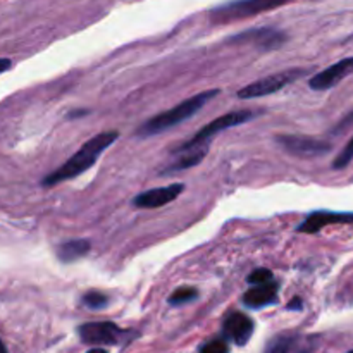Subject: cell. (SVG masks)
<instances>
[{
	"mask_svg": "<svg viewBox=\"0 0 353 353\" xmlns=\"http://www.w3.org/2000/svg\"><path fill=\"white\" fill-rule=\"evenodd\" d=\"M119 133L117 131H103V133H99L97 137L90 138L71 159L64 162L59 169H55L54 172L47 176L43 179L41 185L43 186H54L59 185L62 181H68V179L76 178V176L83 174L85 171H88L97 161H99L100 155L117 140Z\"/></svg>",
	"mask_w": 353,
	"mask_h": 353,
	"instance_id": "obj_1",
	"label": "cell"
},
{
	"mask_svg": "<svg viewBox=\"0 0 353 353\" xmlns=\"http://www.w3.org/2000/svg\"><path fill=\"white\" fill-rule=\"evenodd\" d=\"M219 93V90H209V92H202L199 95L192 97V99L185 100V102L178 103L172 109L165 110V112H161L159 116L148 119L143 126L138 130V134L143 138L147 137H155V134L162 133L165 130H171V128L178 126L183 121H186L188 117L195 116L203 105H205L209 100H212L214 97Z\"/></svg>",
	"mask_w": 353,
	"mask_h": 353,
	"instance_id": "obj_2",
	"label": "cell"
},
{
	"mask_svg": "<svg viewBox=\"0 0 353 353\" xmlns=\"http://www.w3.org/2000/svg\"><path fill=\"white\" fill-rule=\"evenodd\" d=\"M288 2L290 0H233V2L216 7L210 12V17H212L214 23L226 24L231 21L248 19V17L257 16V14L278 9Z\"/></svg>",
	"mask_w": 353,
	"mask_h": 353,
	"instance_id": "obj_3",
	"label": "cell"
},
{
	"mask_svg": "<svg viewBox=\"0 0 353 353\" xmlns=\"http://www.w3.org/2000/svg\"><path fill=\"white\" fill-rule=\"evenodd\" d=\"M252 117H255V114L250 112V110H234V112L224 114V116L217 117V119H214L212 123L203 126L200 131H196V134L192 138V140L186 141V143L181 145L179 148H176L174 152L186 150V148H192V147H200V145H209L210 138L216 137L217 133H221V131L224 130H230V128L240 126V124L250 121Z\"/></svg>",
	"mask_w": 353,
	"mask_h": 353,
	"instance_id": "obj_4",
	"label": "cell"
},
{
	"mask_svg": "<svg viewBox=\"0 0 353 353\" xmlns=\"http://www.w3.org/2000/svg\"><path fill=\"white\" fill-rule=\"evenodd\" d=\"M299 74H302L300 71H285L278 72V74L268 76V78L257 79V81L250 83L248 86L241 88L238 92V99L250 100V99H261V97H268L271 93L279 92L281 88H285L288 83L295 81V78Z\"/></svg>",
	"mask_w": 353,
	"mask_h": 353,
	"instance_id": "obj_5",
	"label": "cell"
},
{
	"mask_svg": "<svg viewBox=\"0 0 353 353\" xmlns=\"http://www.w3.org/2000/svg\"><path fill=\"white\" fill-rule=\"evenodd\" d=\"M278 143L295 157L303 159L321 157L331 152V145L326 141L309 137H296V134H281L278 137Z\"/></svg>",
	"mask_w": 353,
	"mask_h": 353,
	"instance_id": "obj_6",
	"label": "cell"
},
{
	"mask_svg": "<svg viewBox=\"0 0 353 353\" xmlns=\"http://www.w3.org/2000/svg\"><path fill=\"white\" fill-rule=\"evenodd\" d=\"M124 334L112 323H86L79 327V336L86 345H119Z\"/></svg>",
	"mask_w": 353,
	"mask_h": 353,
	"instance_id": "obj_7",
	"label": "cell"
},
{
	"mask_svg": "<svg viewBox=\"0 0 353 353\" xmlns=\"http://www.w3.org/2000/svg\"><path fill=\"white\" fill-rule=\"evenodd\" d=\"M183 190H185V185H181V183L161 186V188H152L134 196L133 203L138 209H159V207L168 205L172 200L178 199L183 193Z\"/></svg>",
	"mask_w": 353,
	"mask_h": 353,
	"instance_id": "obj_8",
	"label": "cell"
},
{
	"mask_svg": "<svg viewBox=\"0 0 353 353\" xmlns=\"http://www.w3.org/2000/svg\"><path fill=\"white\" fill-rule=\"evenodd\" d=\"M353 72V57L341 59V61L334 62L333 65H330L324 71L317 72L312 79L309 81V86L316 92H324V90H330L333 86H336L341 79L347 78L348 74Z\"/></svg>",
	"mask_w": 353,
	"mask_h": 353,
	"instance_id": "obj_9",
	"label": "cell"
},
{
	"mask_svg": "<svg viewBox=\"0 0 353 353\" xmlns=\"http://www.w3.org/2000/svg\"><path fill=\"white\" fill-rule=\"evenodd\" d=\"M353 223V212H333V210H316L309 214L307 219L296 228L299 233H319L324 226L330 224H345Z\"/></svg>",
	"mask_w": 353,
	"mask_h": 353,
	"instance_id": "obj_10",
	"label": "cell"
},
{
	"mask_svg": "<svg viewBox=\"0 0 353 353\" xmlns=\"http://www.w3.org/2000/svg\"><path fill=\"white\" fill-rule=\"evenodd\" d=\"M224 334L230 338L231 341H234L236 345H245L248 343V340L254 334V323L248 316L240 312H233L226 317L223 326Z\"/></svg>",
	"mask_w": 353,
	"mask_h": 353,
	"instance_id": "obj_11",
	"label": "cell"
},
{
	"mask_svg": "<svg viewBox=\"0 0 353 353\" xmlns=\"http://www.w3.org/2000/svg\"><path fill=\"white\" fill-rule=\"evenodd\" d=\"M233 43H254L261 48H276L285 41V34L279 31L264 28V30H252L233 37Z\"/></svg>",
	"mask_w": 353,
	"mask_h": 353,
	"instance_id": "obj_12",
	"label": "cell"
},
{
	"mask_svg": "<svg viewBox=\"0 0 353 353\" xmlns=\"http://www.w3.org/2000/svg\"><path fill=\"white\" fill-rule=\"evenodd\" d=\"M278 302V285L274 281L255 285L243 295V303L250 309H262Z\"/></svg>",
	"mask_w": 353,
	"mask_h": 353,
	"instance_id": "obj_13",
	"label": "cell"
},
{
	"mask_svg": "<svg viewBox=\"0 0 353 353\" xmlns=\"http://www.w3.org/2000/svg\"><path fill=\"white\" fill-rule=\"evenodd\" d=\"M207 147H209V145H200V147H192V148H186V150H178L176 154L183 155V157L179 159L178 162H174V164L168 169V172L181 171V169H188V168H193V165H196L203 157H205L207 152H209V148Z\"/></svg>",
	"mask_w": 353,
	"mask_h": 353,
	"instance_id": "obj_14",
	"label": "cell"
},
{
	"mask_svg": "<svg viewBox=\"0 0 353 353\" xmlns=\"http://www.w3.org/2000/svg\"><path fill=\"white\" fill-rule=\"evenodd\" d=\"M90 252V243L86 240H69L62 243L57 250V257L62 262H74L85 257Z\"/></svg>",
	"mask_w": 353,
	"mask_h": 353,
	"instance_id": "obj_15",
	"label": "cell"
},
{
	"mask_svg": "<svg viewBox=\"0 0 353 353\" xmlns=\"http://www.w3.org/2000/svg\"><path fill=\"white\" fill-rule=\"evenodd\" d=\"M199 296V292L195 288H190V286H183L178 288L171 296H169V303L171 305H185V303L193 302Z\"/></svg>",
	"mask_w": 353,
	"mask_h": 353,
	"instance_id": "obj_16",
	"label": "cell"
},
{
	"mask_svg": "<svg viewBox=\"0 0 353 353\" xmlns=\"http://www.w3.org/2000/svg\"><path fill=\"white\" fill-rule=\"evenodd\" d=\"M81 300L88 309H102L107 305V296L99 292H88L86 295H83Z\"/></svg>",
	"mask_w": 353,
	"mask_h": 353,
	"instance_id": "obj_17",
	"label": "cell"
},
{
	"mask_svg": "<svg viewBox=\"0 0 353 353\" xmlns=\"http://www.w3.org/2000/svg\"><path fill=\"white\" fill-rule=\"evenodd\" d=\"M352 159H353V138H352L350 141H348L347 147H345L343 150H341V154L338 155L336 159H334L333 169H343V168H347V165L352 162Z\"/></svg>",
	"mask_w": 353,
	"mask_h": 353,
	"instance_id": "obj_18",
	"label": "cell"
},
{
	"mask_svg": "<svg viewBox=\"0 0 353 353\" xmlns=\"http://www.w3.org/2000/svg\"><path fill=\"white\" fill-rule=\"evenodd\" d=\"M269 281H274V276H272V272L269 271V269H257V271H254L250 276H248V283L254 286L264 285V283H269Z\"/></svg>",
	"mask_w": 353,
	"mask_h": 353,
	"instance_id": "obj_19",
	"label": "cell"
},
{
	"mask_svg": "<svg viewBox=\"0 0 353 353\" xmlns=\"http://www.w3.org/2000/svg\"><path fill=\"white\" fill-rule=\"evenodd\" d=\"M228 352H230V348H228L226 341L223 340L209 341V343L203 345L202 350H200V353H228Z\"/></svg>",
	"mask_w": 353,
	"mask_h": 353,
	"instance_id": "obj_20",
	"label": "cell"
},
{
	"mask_svg": "<svg viewBox=\"0 0 353 353\" xmlns=\"http://www.w3.org/2000/svg\"><path fill=\"white\" fill-rule=\"evenodd\" d=\"M288 347H290V341L288 340H281L271 348V352H269V353H286V352H288Z\"/></svg>",
	"mask_w": 353,
	"mask_h": 353,
	"instance_id": "obj_21",
	"label": "cell"
},
{
	"mask_svg": "<svg viewBox=\"0 0 353 353\" xmlns=\"http://www.w3.org/2000/svg\"><path fill=\"white\" fill-rule=\"evenodd\" d=\"M12 68V61L10 59H0V74Z\"/></svg>",
	"mask_w": 353,
	"mask_h": 353,
	"instance_id": "obj_22",
	"label": "cell"
},
{
	"mask_svg": "<svg viewBox=\"0 0 353 353\" xmlns=\"http://www.w3.org/2000/svg\"><path fill=\"white\" fill-rule=\"evenodd\" d=\"M288 309H290V310H300V309H302V300L295 299L292 303H290Z\"/></svg>",
	"mask_w": 353,
	"mask_h": 353,
	"instance_id": "obj_23",
	"label": "cell"
},
{
	"mask_svg": "<svg viewBox=\"0 0 353 353\" xmlns=\"http://www.w3.org/2000/svg\"><path fill=\"white\" fill-rule=\"evenodd\" d=\"M88 353H107L103 348H93V350H90Z\"/></svg>",
	"mask_w": 353,
	"mask_h": 353,
	"instance_id": "obj_24",
	"label": "cell"
},
{
	"mask_svg": "<svg viewBox=\"0 0 353 353\" xmlns=\"http://www.w3.org/2000/svg\"><path fill=\"white\" fill-rule=\"evenodd\" d=\"M0 353H7L6 347H3V343H2V340H0Z\"/></svg>",
	"mask_w": 353,
	"mask_h": 353,
	"instance_id": "obj_25",
	"label": "cell"
},
{
	"mask_svg": "<svg viewBox=\"0 0 353 353\" xmlns=\"http://www.w3.org/2000/svg\"><path fill=\"white\" fill-rule=\"evenodd\" d=\"M348 353H353V350H352V352H348Z\"/></svg>",
	"mask_w": 353,
	"mask_h": 353,
	"instance_id": "obj_26",
	"label": "cell"
}]
</instances>
